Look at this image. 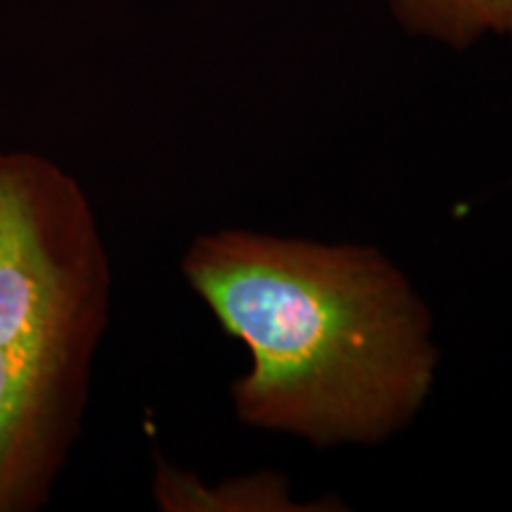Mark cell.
I'll list each match as a JSON object with an SVG mask.
<instances>
[{"instance_id":"obj_2","label":"cell","mask_w":512,"mask_h":512,"mask_svg":"<svg viewBox=\"0 0 512 512\" xmlns=\"http://www.w3.org/2000/svg\"><path fill=\"white\" fill-rule=\"evenodd\" d=\"M114 273L79 178L0 150V512H38L79 446Z\"/></svg>"},{"instance_id":"obj_1","label":"cell","mask_w":512,"mask_h":512,"mask_svg":"<svg viewBox=\"0 0 512 512\" xmlns=\"http://www.w3.org/2000/svg\"><path fill=\"white\" fill-rule=\"evenodd\" d=\"M183 280L247 351L242 425L313 448H375L420 418L441 351L422 294L389 254L249 228L190 240Z\"/></svg>"},{"instance_id":"obj_4","label":"cell","mask_w":512,"mask_h":512,"mask_svg":"<svg viewBox=\"0 0 512 512\" xmlns=\"http://www.w3.org/2000/svg\"><path fill=\"white\" fill-rule=\"evenodd\" d=\"M408 36L467 50L486 36L512 38V0H384Z\"/></svg>"},{"instance_id":"obj_3","label":"cell","mask_w":512,"mask_h":512,"mask_svg":"<svg viewBox=\"0 0 512 512\" xmlns=\"http://www.w3.org/2000/svg\"><path fill=\"white\" fill-rule=\"evenodd\" d=\"M152 498L164 512H311L328 510L302 501L290 479L273 470L207 484L195 472L159 458L152 475ZM323 501V498H320Z\"/></svg>"}]
</instances>
